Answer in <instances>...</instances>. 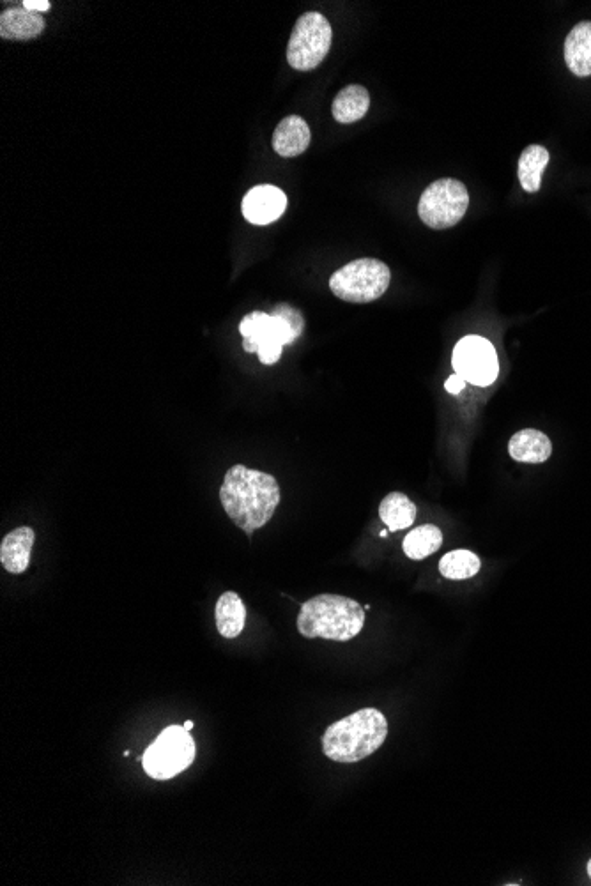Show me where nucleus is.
<instances>
[{
  "label": "nucleus",
  "mask_w": 591,
  "mask_h": 886,
  "mask_svg": "<svg viewBox=\"0 0 591 886\" xmlns=\"http://www.w3.org/2000/svg\"><path fill=\"white\" fill-rule=\"evenodd\" d=\"M369 91L361 85H349L338 92L333 101V117L338 123L351 124L360 121L369 112Z\"/></svg>",
  "instance_id": "f3484780"
},
{
  "label": "nucleus",
  "mask_w": 591,
  "mask_h": 886,
  "mask_svg": "<svg viewBox=\"0 0 591 886\" xmlns=\"http://www.w3.org/2000/svg\"><path fill=\"white\" fill-rule=\"evenodd\" d=\"M388 536V531H381V538H386Z\"/></svg>",
  "instance_id": "a878e982"
},
{
  "label": "nucleus",
  "mask_w": 591,
  "mask_h": 886,
  "mask_svg": "<svg viewBox=\"0 0 591 886\" xmlns=\"http://www.w3.org/2000/svg\"><path fill=\"white\" fill-rule=\"evenodd\" d=\"M365 625V609L353 598L319 595L301 605L298 632L307 639L347 642Z\"/></svg>",
  "instance_id": "7ed1b4c3"
},
{
  "label": "nucleus",
  "mask_w": 591,
  "mask_h": 886,
  "mask_svg": "<svg viewBox=\"0 0 591 886\" xmlns=\"http://www.w3.org/2000/svg\"><path fill=\"white\" fill-rule=\"evenodd\" d=\"M549 165V151L542 146H530L524 149L519 158V181L522 190L537 193L542 184V174Z\"/></svg>",
  "instance_id": "6ab92c4d"
},
{
  "label": "nucleus",
  "mask_w": 591,
  "mask_h": 886,
  "mask_svg": "<svg viewBox=\"0 0 591 886\" xmlns=\"http://www.w3.org/2000/svg\"><path fill=\"white\" fill-rule=\"evenodd\" d=\"M508 453L512 459L524 464H542L545 460H549L553 453V443L551 439L545 436L544 432L535 430V428H526L517 432L510 443H508Z\"/></svg>",
  "instance_id": "4468645a"
},
{
  "label": "nucleus",
  "mask_w": 591,
  "mask_h": 886,
  "mask_svg": "<svg viewBox=\"0 0 591 886\" xmlns=\"http://www.w3.org/2000/svg\"><path fill=\"white\" fill-rule=\"evenodd\" d=\"M36 540L34 529L18 528L4 536L0 545V563L9 573H24L31 563V552Z\"/></svg>",
  "instance_id": "9b49d317"
},
{
  "label": "nucleus",
  "mask_w": 591,
  "mask_h": 886,
  "mask_svg": "<svg viewBox=\"0 0 591 886\" xmlns=\"http://www.w3.org/2000/svg\"><path fill=\"white\" fill-rule=\"evenodd\" d=\"M588 874H590V878H591V860H590V862H588Z\"/></svg>",
  "instance_id": "bb28decb"
},
{
  "label": "nucleus",
  "mask_w": 591,
  "mask_h": 886,
  "mask_svg": "<svg viewBox=\"0 0 591 886\" xmlns=\"http://www.w3.org/2000/svg\"><path fill=\"white\" fill-rule=\"evenodd\" d=\"M45 20L39 13H32L24 6L8 8L0 15V38L11 41H29L45 31Z\"/></svg>",
  "instance_id": "f8f14e48"
},
{
  "label": "nucleus",
  "mask_w": 591,
  "mask_h": 886,
  "mask_svg": "<svg viewBox=\"0 0 591 886\" xmlns=\"http://www.w3.org/2000/svg\"><path fill=\"white\" fill-rule=\"evenodd\" d=\"M239 333L243 335V349L257 352L262 365H275L287 345L282 326L273 314L252 312L246 315L239 324Z\"/></svg>",
  "instance_id": "1a4fd4ad"
},
{
  "label": "nucleus",
  "mask_w": 591,
  "mask_h": 886,
  "mask_svg": "<svg viewBox=\"0 0 591 886\" xmlns=\"http://www.w3.org/2000/svg\"><path fill=\"white\" fill-rule=\"evenodd\" d=\"M22 6L32 11V13H45V11L50 9V2L48 0H25Z\"/></svg>",
  "instance_id": "b1692460"
},
{
  "label": "nucleus",
  "mask_w": 591,
  "mask_h": 886,
  "mask_svg": "<svg viewBox=\"0 0 591 886\" xmlns=\"http://www.w3.org/2000/svg\"><path fill=\"white\" fill-rule=\"evenodd\" d=\"M390 268L377 259H358L338 269L330 278V289L347 303H372L390 287Z\"/></svg>",
  "instance_id": "20e7f679"
},
{
  "label": "nucleus",
  "mask_w": 591,
  "mask_h": 886,
  "mask_svg": "<svg viewBox=\"0 0 591 886\" xmlns=\"http://www.w3.org/2000/svg\"><path fill=\"white\" fill-rule=\"evenodd\" d=\"M565 62L576 77H591V22L577 23L568 34Z\"/></svg>",
  "instance_id": "2eb2a0df"
},
{
  "label": "nucleus",
  "mask_w": 591,
  "mask_h": 886,
  "mask_svg": "<svg viewBox=\"0 0 591 886\" xmlns=\"http://www.w3.org/2000/svg\"><path fill=\"white\" fill-rule=\"evenodd\" d=\"M271 314L275 315L278 322H280L282 331H284L285 340H287V345L296 342V340L301 337V333H303V329H305V319H303V315H301L298 308H294V306L291 305H285V303H280V305L273 308Z\"/></svg>",
  "instance_id": "4be33fe9"
},
{
  "label": "nucleus",
  "mask_w": 591,
  "mask_h": 886,
  "mask_svg": "<svg viewBox=\"0 0 591 886\" xmlns=\"http://www.w3.org/2000/svg\"><path fill=\"white\" fill-rule=\"evenodd\" d=\"M280 497V485L275 476L239 464L227 471L220 487L223 510L250 536L255 529L266 526L275 515Z\"/></svg>",
  "instance_id": "f257e3e1"
},
{
  "label": "nucleus",
  "mask_w": 591,
  "mask_h": 886,
  "mask_svg": "<svg viewBox=\"0 0 591 886\" xmlns=\"http://www.w3.org/2000/svg\"><path fill=\"white\" fill-rule=\"evenodd\" d=\"M287 209V197L284 191L271 186V184H262L255 186L248 191L241 204L243 216L254 225H269V223L277 222L278 218L285 213Z\"/></svg>",
  "instance_id": "9d476101"
},
{
  "label": "nucleus",
  "mask_w": 591,
  "mask_h": 886,
  "mask_svg": "<svg viewBox=\"0 0 591 886\" xmlns=\"http://www.w3.org/2000/svg\"><path fill=\"white\" fill-rule=\"evenodd\" d=\"M452 365L455 374L480 388L491 386L498 379V352L484 337L469 335L462 338L453 349Z\"/></svg>",
  "instance_id": "6e6552de"
},
{
  "label": "nucleus",
  "mask_w": 591,
  "mask_h": 886,
  "mask_svg": "<svg viewBox=\"0 0 591 886\" xmlns=\"http://www.w3.org/2000/svg\"><path fill=\"white\" fill-rule=\"evenodd\" d=\"M333 31L321 13H305L298 18L287 45V62L298 71L315 69L330 52Z\"/></svg>",
  "instance_id": "423d86ee"
},
{
  "label": "nucleus",
  "mask_w": 591,
  "mask_h": 886,
  "mask_svg": "<svg viewBox=\"0 0 591 886\" xmlns=\"http://www.w3.org/2000/svg\"><path fill=\"white\" fill-rule=\"evenodd\" d=\"M464 386H466V381H464V377H461L459 374L452 375V377L445 382L446 391L452 393V395H459V393L464 390Z\"/></svg>",
  "instance_id": "5701e85b"
},
{
  "label": "nucleus",
  "mask_w": 591,
  "mask_h": 886,
  "mask_svg": "<svg viewBox=\"0 0 591 886\" xmlns=\"http://www.w3.org/2000/svg\"><path fill=\"white\" fill-rule=\"evenodd\" d=\"M482 561L471 550H452L439 561V572L450 581H466L480 572Z\"/></svg>",
  "instance_id": "412c9836"
},
{
  "label": "nucleus",
  "mask_w": 591,
  "mask_h": 886,
  "mask_svg": "<svg viewBox=\"0 0 591 886\" xmlns=\"http://www.w3.org/2000/svg\"><path fill=\"white\" fill-rule=\"evenodd\" d=\"M216 628L225 639H236L246 623V609L241 596L234 591L223 593L216 602Z\"/></svg>",
  "instance_id": "dca6fc26"
},
{
  "label": "nucleus",
  "mask_w": 591,
  "mask_h": 886,
  "mask_svg": "<svg viewBox=\"0 0 591 886\" xmlns=\"http://www.w3.org/2000/svg\"><path fill=\"white\" fill-rule=\"evenodd\" d=\"M441 545H443L441 529L438 526L427 524V526H420V528L413 529L411 533H407L402 547H404L407 558L420 561V559L436 554Z\"/></svg>",
  "instance_id": "aec40b11"
},
{
  "label": "nucleus",
  "mask_w": 591,
  "mask_h": 886,
  "mask_svg": "<svg viewBox=\"0 0 591 886\" xmlns=\"http://www.w3.org/2000/svg\"><path fill=\"white\" fill-rule=\"evenodd\" d=\"M195 754L197 747L190 731L185 727L170 726L147 747L142 764L151 779L169 780L185 772L195 761Z\"/></svg>",
  "instance_id": "39448f33"
},
{
  "label": "nucleus",
  "mask_w": 591,
  "mask_h": 886,
  "mask_svg": "<svg viewBox=\"0 0 591 886\" xmlns=\"http://www.w3.org/2000/svg\"><path fill=\"white\" fill-rule=\"evenodd\" d=\"M310 128L298 115H289L280 121L273 133V149L282 158H296L310 146Z\"/></svg>",
  "instance_id": "ddd939ff"
},
{
  "label": "nucleus",
  "mask_w": 591,
  "mask_h": 886,
  "mask_svg": "<svg viewBox=\"0 0 591 886\" xmlns=\"http://www.w3.org/2000/svg\"><path fill=\"white\" fill-rule=\"evenodd\" d=\"M379 517L392 531L411 528L416 520L415 503L402 492H392L381 501Z\"/></svg>",
  "instance_id": "a211bd4d"
},
{
  "label": "nucleus",
  "mask_w": 591,
  "mask_h": 886,
  "mask_svg": "<svg viewBox=\"0 0 591 886\" xmlns=\"http://www.w3.org/2000/svg\"><path fill=\"white\" fill-rule=\"evenodd\" d=\"M183 727H185L186 731H192V727H193L192 720H186L185 726H183Z\"/></svg>",
  "instance_id": "393cba45"
},
{
  "label": "nucleus",
  "mask_w": 591,
  "mask_h": 886,
  "mask_svg": "<svg viewBox=\"0 0 591 886\" xmlns=\"http://www.w3.org/2000/svg\"><path fill=\"white\" fill-rule=\"evenodd\" d=\"M386 736V717L376 708H365L326 729L323 736L324 754L337 763H358L379 750Z\"/></svg>",
  "instance_id": "f03ea898"
},
{
  "label": "nucleus",
  "mask_w": 591,
  "mask_h": 886,
  "mask_svg": "<svg viewBox=\"0 0 591 886\" xmlns=\"http://www.w3.org/2000/svg\"><path fill=\"white\" fill-rule=\"evenodd\" d=\"M468 188L457 179H439L423 191L418 214L430 229H450L468 211Z\"/></svg>",
  "instance_id": "0eeeda50"
}]
</instances>
